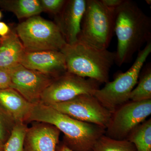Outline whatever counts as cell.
Wrapping results in <instances>:
<instances>
[{
    "label": "cell",
    "instance_id": "6da1fadb",
    "mask_svg": "<svg viewBox=\"0 0 151 151\" xmlns=\"http://www.w3.org/2000/svg\"><path fill=\"white\" fill-rule=\"evenodd\" d=\"M114 31L118 40L115 63L121 66L151 41V18L135 2L124 0L115 10Z\"/></svg>",
    "mask_w": 151,
    "mask_h": 151
},
{
    "label": "cell",
    "instance_id": "7a4b0ae2",
    "mask_svg": "<svg viewBox=\"0 0 151 151\" xmlns=\"http://www.w3.org/2000/svg\"><path fill=\"white\" fill-rule=\"evenodd\" d=\"M27 122L51 124L64 134L63 144L73 151H92L105 129L90 123L78 121L39 103L34 104Z\"/></svg>",
    "mask_w": 151,
    "mask_h": 151
},
{
    "label": "cell",
    "instance_id": "3957f363",
    "mask_svg": "<svg viewBox=\"0 0 151 151\" xmlns=\"http://www.w3.org/2000/svg\"><path fill=\"white\" fill-rule=\"evenodd\" d=\"M67 72L98 82L109 81L110 70L116 60V52L100 49L78 41L66 44L61 50Z\"/></svg>",
    "mask_w": 151,
    "mask_h": 151
},
{
    "label": "cell",
    "instance_id": "277c9868",
    "mask_svg": "<svg viewBox=\"0 0 151 151\" xmlns=\"http://www.w3.org/2000/svg\"><path fill=\"white\" fill-rule=\"evenodd\" d=\"M115 10L105 6L100 0H86L78 41L107 49L114 32Z\"/></svg>",
    "mask_w": 151,
    "mask_h": 151
},
{
    "label": "cell",
    "instance_id": "5b68a950",
    "mask_svg": "<svg viewBox=\"0 0 151 151\" xmlns=\"http://www.w3.org/2000/svg\"><path fill=\"white\" fill-rule=\"evenodd\" d=\"M151 52V41L138 52L137 58L129 70L118 73L113 81H108L94 93V97L111 113L129 101L130 93L138 83L143 65Z\"/></svg>",
    "mask_w": 151,
    "mask_h": 151
},
{
    "label": "cell",
    "instance_id": "8992f818",
    "mask_svg": "<svg viewBox=\"0 0 151 151\" xmlns=\"http://www.w3.org/2000/svg\"><path fill=\"white\" fill-rule=\"evenodd\" d=\"M25 51H61L67 44L58 26L36 16L17 25L15 29Z\"/></svg>",
    "mask_w": 151,
    "mask_h": 151
},
{
    "label": "cell",
    "instance_id": "52a82bcc",
    "mask_svg": "<svg viewBox=\"0 0 151 151\" xmlns=\"http://www.w3.org/2000/svg\"><path fill=\"white\" fill-rule=\"evenodd\" d=\"M101 84L67 71L54 79L42 94L40 103L51 106L72 100L81 94L94 95Z\"/></svg>",
    "mask_w": 151,
    "mask_h": 151
},
{
    "label": "cell",
    "instance_id": "ba28073f",
    "mask_svg": "<svg viewBox=\"0 0 151 151\" xmlns=\"http://www.w3.org/2000/svg\"><path fill=\"white\" fill-rule=\"evenodd\" d=\"M151 114V100L128 101L112 113L105 135L114 139H127L131 132Z\"/></svg>",
    "mask_w": 151,
    "mask_h": 151
},
{
    "label": "cell",
    "instance_id": "9c48e42d",
    "mask_svg": "<svg viewBox=\"0 0 151 151\" xmlns=\"http://www.w3.org/2000/svg\"><path fill=\"white\" fill-rule=\"evenodd\" d=\"M50 106L73 119L95 124L105 130L112 113L91 94H81L69 101Z\"/></svg>",
    "mask_w": 151,
    "mask_h": 151
},
{
    "label": "cell",
    "instance_id": "30bf717a",
    "mask_svg": "<svg viewBox=\"0 0 151 151\" xmlns=\"http://www.w3.org/2000/svg\"><path fill=\"white\" fill-rule=\"evenodd\" d=\"M12 86L33 104L40 103L42 94L55 78L19 64L10 70Z\"/></svg>",
    "mask_w": 151,
    "mask_h": 151
},
{
    "label": "cell",
    "instance_id": "8fae6325",
    "mask_svg": "<svg viewBox=\"0 0 151 151\" xmlns=\"http://www.w3.org/2000/svg\"><path fill=\"white\" fill-rule=\"evenodd\" d=\"M20 64L25 67L56 78L67 71L61 51L46 50L24 52Z\"/></svg>",
    "mask_w": 151,
    "mask_h": 151
},
{
    "label": "cell",
    "instance_id": "7c38bea8",
    "mask_svg": "<svg viewBox=\"0 0 151 151\" xmlns=\"http://www.w3.org/2000/svg\"><path fill=\"white\" fill-rule=\"evenodd\" d=\"M86 2V0L66 1L62 11L56 16L55 23L67 44H73L78 41Z\"/></svg>",
    "mask_w": 151,
    "mask_h": 151
},
{
    "label": "cell",
    "instance_id": "4fadbf2b",
    "mask_svg": "<svg viewBox=\"0 0 151 151\" xmlns=\"http://www.w3.org/2000/svg\"><path fill=\"white\" fill-rule=\"evenodd\" d=\"M38 123L28 128L24 151H56L60 131L51 124Z\"/></svg>",
    "mask_w": 151,
    "mask_h": 151
},
{
    "label": "cell",
    "instance_id": "5bb4252c",
    "mask_svg": "<svg viewBox=\"0 0 151 151\" xmlns=\"http://www.w3.org/2000/svg\"><path fill=\"white\" fill-rule=\"evenodd\" d=\"M0 104L16 123L27 122L34 105L12 88L0 90Z\"/></svg>",
    "mask_w": 151,
    "mask_h": 151
},
{
    "label": "cell",
    "instance_id": "9a60e30c",
    "mask_svg": "<svg viewBox=\"0 0 151 151\" xmlns=\"http://www.w3.org/2000/svg\"><path fill=\"white\" fill-rule=\"evenodd\" d=\"M25 52L15 29H11L7 35L0 37V69L10 70L20 64Z\"/></svg>",
    "mask_w": 151,
    "mask_h": 151
},
{
    "label": "cell",
    "instance_id": "2e32d148",
    "mask_svg": "<svg viewBox=\"0 0 151 151\" xmlns=\"http://www.w3.org/2000/svg\"><path fill=\"white\" fill-rule=\"evenodd\" d=\"M0 7L18 19L29 18L43 12L40 0H0Z\"/></svg>",
    "mask_w": 151,
    "mask_h": 151
},
{
    "label": "cell",
    "instance_id": "e0dca14e",
    "mask_svg": "<svg viewBox=\"0 0 151 151\" xmlns=\"http://www.w3.org/2000/svg\"><path fill=\"white\" fill-rule=\"evenodd\" d=\"M127 139L134 144L137 151H151V119L135 128Z\"/></svg>",
    "mask_w": 151,
    "mask_h": 151
},
{
    "label": "cell",
    "instance_id": "ac0fdd59",
    "mask_svg": "<svg viewBox=\"0 0 151 151\" xmlns=\"http://www.w3.org/2000/svg\"><path fill=\"white\" fill-rule=\"evenodd\" d=\"M139 81L129 95L130 101L140 102L151 100V65L148 63L141 70Z\"/></svg>",
    "mask_w": 151,
    "mask_h": 151
},
{
    "label": "cell",
    "instance_id": "d6986e66",
    "mask_svg": "<svg viewBox=\"0 0 151 151\" xmlns=\"http://www.w3.org/2000/svg\"><path fill=\"white\" fill-rule=\"evenodd\" d=\"M92 151H137L134 144L127 139L116 140L103 135L97 141Z\"/></svg>",
    "mask_w": 151,
    "mask_h": 151
},
{
    "label": "cell",
    "instance_id": "ffe728a7",
    "mask_svg": "<svg viewBox=\"0 0 151 151\" xmlns=\"http://www.w3.org/2000/svg\"><path fill=\"white\" fill-rule=\"evenodd\" d=\"M28 128L24 123L15 124L10 136L4 145V151H24L25 137Z\"/></svg>",
    "mask_w": 151,
    "mask_h": 151
},
{
    "label": "cell",
    "instance_id": "44dd1931",
    "mask_svg": "<svg viewBox=\"0 0 151 151\" xmlns=\"http://www.w3.org/2000/svg\"><path fill=\"white\" fill-rule=\"evenodd\" d=\"M13 119L0 104V144L4 145L10 136L15 124Z\"/></svg>",
    "mask_w": 151,
    "mask_h": 151
},
{
    "label": "cell",
    "instance_id": "7402d4cb",
    "mask_svg": "<svg viewBox=\"0 0 151 151\" xmlns=\"http://www.w3.org/2000/svg\"><path fill=\"white\" fill-rule=\"evenodd\" d=\"M43 12L57 16L62 11L66 1L65 0H40Z\"/></svg>",
    "mask_w": 151,
    "mask_h": 151
},
{
    "label": "cell",
    "instance_id": "603a6c76",
    "mask_svg": "<svg viewBox=\"0 0 151 151\" xmlns=\"http://www.w3.org/2000/svg\"><path fill=\"white\" fill-rule=\"evenodd\" d=\"M10 70L0 69V90L11 88Z\"/></svg>",
    "mask_w": 151,
    "mask_h": 151
},
{
    "label": "cell",
    "instance_id": "cb8c5ba5",
    "mask_svg": "<svg viewBox=\"0 0 151 151\" xmlns=\"http://www.w3.org/2000/svg\"><path fill=\"white\" fill-rule=\"evenodd\" d=\"M102 4L109 9L115 10L123 2L124 0H100Z\"/></svg>",
    "mask_w": 151,
    "mask_h": 151
},
{
    "label": "cell",
    "instance_id": "d4e9b609",
    "mask_svg": "<svg viewBox=\"0 0 151 151\" xmlns=\"http://www.w3.org/2000/svg\"><path fill=\"white\" fill-rule=\"evenodd\" d=\"M9 27L3 22H0V36L4 37L9 33L11 31Z\"/></svg>",
    "mask_w": 151,
    "mask_h": 151
},
{
    "label": "cell",
    "instance_id": "484cf974",
    "mask_svg": "<svg viewBox=\"0 0 151 151\" xmlns=\"http://www.w3.org/2000/svg\"><path fill=\"white\" fill-rule=\"evenodd\" d=\"M56 151H73L71 149L69 148L65 144L63 143L58 145L57 147Z\"/></svg>",
    "mask_w": 151,
    "mask_h": 151
},
{
    "label": "cell",
    "instance_id": "4316f807",
    "mask_svg": "<svg viewBox=\"0 0 151 151\" xmlns=\"http://www.w3.org/2000/svg\"><path fill=\"white\" fill-rule=\"evenodd\" d=\"M0 151H4V145L0 144Z\"/></svg>",
    "mask_w": 151,
    "mask_h": 151
},
{
    "label": "cell",
    "instance_id": "83f0119b",
    "mask_svg": "<svg viewBox=\"0 0 151 151\" xmlns=\"http://www.w3.org/2000/svg\"><path fill=\"white\" fill-rule=\"evenodd\" d=\"M146 3L149 5H151V0H146Z\"/></svg>",
    "mask_w": 151,
    "mask_h": 151
},
{
    "label": "cell",
    "instance_id": "f1b7e54d",
    "mask_svg": "<svg viewBox=\"0 0 151 151\" xmlns=\"http://www.w3.org/2000/svg\"><path fill=\"white\" fill-rule=\"evenodd\" d=\"M2 17V14L1 12L0 11V19Z\"/></svg>",
    "mask_w": 151,
    "mask_h": 151
}]
</instances>
